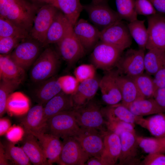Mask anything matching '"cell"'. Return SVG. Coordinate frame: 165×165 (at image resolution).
<instances>
[{
  "label": "cell",
  "instance_id": "44dd1931",
  "mask_svg": "<svg viewBox=\"0 0 165 165\" xmlns=\"http://www.w3.org/2000/svg\"><path fill=\"white\" fill-rule=\"evenodd\" d=\"M72 27L64 14L58 11L48 30L43 46L57 43Z\"/></svg>",
  "mask_w": 165,
  "mask_h": 165
},
{
  "label": "cell",
  "instance_id": "ffe728a7",
  "mask_svg": "<svg viewBox=\"0 0 165 165\" xmlns=\"http://www.w3.org/2000/svg\"><path fill=\"white\" fill-rule=\"evenodd\" d=\"M103 141L104 148L101 157L103 165H115L119 160L121 153L120 137L112 132L105 133Z\"/></svg>",
  "mask_w": 165,
  "mask_h": 165
},
{
  "label": "cell",
  "instance_id": "ba28073f",
  "mask_svg": "<svg viewBox=\"0 0 165 165\" xmlns=\"http://www.w3.org/2000/svg\"><path fill=\"white\" fill-rule=\"evenodd\" d=\"M42 46L40 42L31 37L25 38L9 55L13 61L25 70L39 55Z\"/></svg>",
  "mask_w": 165,
  "mask_h": 165
},
{
  "label": "cell",
  "instance_id": "7dc6e473",
  "mask_svg": "<svg viewBox=\"0 0 165 165\" xmlns=\"http://www.w3.org/2000/svg\"><path fill=\"white\" fill-rule=\"evenodd\" d=\"M25 133L24 129L22 127L14 125L11 126L6 133V137L9 141L16 143L22 140Z\"/></svg>",
  "mask_w": 165,
  "mask_h": 165
},
{
  "label": "cell",
  "instance_id": "7bdbcfd3",
  "mask_svg": "<svg viewBox=\"0 0 165 165\" xmlns=\"http://www.w3.org/2000/svg\"><path fill=\"white\" fill-rule=\"evenodd\" d=\"M106 124L111 132L119 135L125 132L135 133L134 124L115 120H108Z\"/></svg>",
  "mask_w": 165,
  "mask_h": 165
},
{
  "label": "cell",
  "instance_id": "e0dca14e",
  "mask_svg": "<svg viewBox=\"0 0 165 165\" xmlns=\"http://www.w3.org/2000/svg\"><path fill=\"white\" fill-rule=\"evenodd\" d=\"M73 30L85 50L94 48L100 39V31L85 19L78 20Z\"/></svg>",
  "mask_w": 165,
  "mask_h": 165
},
{
  "label": "cell",
  "instance_id": "f907efd6",
  "mask_svg": "<svg viewBox=\"0 0 165 165\" xmlns=\"http://www.w3.org/2000/svg\"><path fill=\"white\" fill-rule=\"evenodd\" d=\"M11 127L9 120L6 118H1L0 119V135L6 134Z\"/></svg>",
  "mask_w": 165,
  "mask_h": 165
},
{
  "label": "cell",
  "instance_id": "8992f818",
  "mask_svg": "<svg viewBox=\"0 0 165 165\" xmlns=\"http://www.w3.org/2000/svg\"><path fill=\"white\" fill-rule=\"evenodd\" d=\"M58 10L52 4H46L42 5L37 12L29 35L42 46L48 30Z\"/></svg>",
  "mask_w": 165,
  "mask_h": 165
},
{
  "label": "cell",
  "instance_id": "8d00e7d4",
  "mask_svg": "<svg viewBox=\"0 0 165 165\" xmlns=\"http://www.w3.org/2000/svg\"><path fill=\"white\" fill-rule=\"evenodd\" d=\"M13 37L24 39L30 38L29 33L8 20L0 17V38Z\"/></svg>",
  "mask_w": 165,
  "mask_h": 165
},
{
  "label": "cell",
  "instance_id": "7c38bea8",
  "mask_svg": "<svg viewBox=\"0 0 165 165\" xmlns=\"http://www.w3.org/2000/svg\"><path fill=\"white\" fill-rule=\"evenodd\" d=\"M57 44L60 56L70 65L75 63L85 54V50L75 34L73 27Z\"/></svg>",
  "mask_w": 165,
  "mask_h": 165
},
{
  "label": "cell",
  "instance_id": "f546056e",
  "mask_svg": "<svg viewBox=\"0 0 165 165\" xmlns=\"http://www.w3.org/2000/svg\"><path fill=\"white\" fill-rule=\"evenodd\" d=\"M135 115L143 117L165 112L153 98L137 100L126 107Z\"/></svg>",
  "mask_w": 165,
  "mask_h": 165
},
{
  "label": "cell",
  "instance_id": "2e32d148",
  "mask_svg": "<svg viewBox=\"0 0 165 165\" xmlns=\"http://www.w3.org/2000/svg\"><path fill=\"white\" fill-rule=\"evenodd\" d=\"M27 132L37 138L50 165L55 163L58 164L62 147V142L60 138L44 132Z\"/></svg>",
  "mask_w": 165,
  "mask_h": 165
},
{
  "label": "cell",
  "instance_id": "ac0fdd59",
  "mask_svg": "<svg viewBox=\"0 0 165 165\" xmlns=\"http://www.w3.org/2000/svg\"><path fill=\"white\" fill-rule=\"evenodd\" d=\"M116 73L108 71L99 81L102 99L109 105L119 103L122 100L121 93L116 80Z\"/></svg>",
  "mask_w": 165,
  "mask_h": 165
},
{
  "label": "cell",
  "instance_id": "9f6ffc18",
  "mask_svg": "<svg viewBox=\"0 0 165 165\" xmlns=\"http://www.w3.org/2000/svg\"><path fill=\"white\" fill-rule=\"evenodd\" d=\"M105 0H92V3L97 4L102 2Z\"/></svg>",
  "mask_w": 165,
  "mask_h": 165
},
{
  "label": "cell",
  "instance_id": "f5cc1de1",
  "mask_svg": "<svg viewBox=\"0 0 165 165\" xmlns=\"http://www.w3.org/2000/svg\"><path fill=\"white\" fill-rule=\"evenodd\" d=\"M9 160L5 154L3 145L0 142V165H9Z\"/></svg>",
  "mask_w": 165,
  "mask_h": 165
},
{
  "label": "cell",
  "instance_id": "60d3db41",
  "mask_svg": "<svg viewBox=\"0 0 165 165\" xmlns=\"http://www.w3.org/2000/svg\"><path fill=\"white\" fill-rule=\"evenodd\" d=\"M96 68L92 64L80 65L74 70V76L80 83L95 78Z\"/></svg>",
  "mask_w": 165,
  "mask_h": 165
},
{
  "label": "cell",
  "instance_id": "8fae6325",
  "mask_svg": "<svg viewBox=\"0 0 165 165\" xmlns=\"http://www.w3.org/2000/svg\"><path fill=\"white\" fill-rule=\"evenodd\" d=\"M89 158L79 142L74 137L63 139L58 164L61 165H84Z\"/></svg>",
  "mask_w": 165,
  "mask_h": 165
},
{
  "label": "cell",
  "instance_id": "7a4b0ae2",
  "mask_svg": "<svg viewBox=\"0 0 165 165\" xmlns=\"http://www.w3.org/2000/svg\"><path fill=\"white\" fill-rule=\"evenodd\" d=\"M80 129L73 109L59 113L49 119L44 132L64 139L76 135Z\"/></svg>",
  "mask_w": 165,
  "mask_h": 165
},
{
  "label": "cell",
  "instance_id": "f6af8a7d",
  "mask_svg": "<svg viewBox=\"0 0 165 165\" xmlns=\"http://www.w3.org/2000/svg\"><path fill=\"white\" fill-rule=\"evenodd\" d=\"M135 8L138 14L150 16L156 13V10L149 0H135Z\"/></svg>",
  "mask_w": 165,
  "mask_h": 165
},
{
  "label": "cell",
  "instance_id": "ab89813d",
  "mask_svg": "<svg viewBox=\"0 0 165 165\" xmlns=\"http://www.w3.org/2000/svg\"><path fill=\"white\" fill-rule=\"evenodd\" d=\"M20 83L13 81L0 80V116L6 111V105L9 95L18 86Z\"/></svg>",
  "mask_w": 165,
  "mask_h": 165
},
{
  "label": "cell",
  "instance_id": "ee69618b",
  "mask_svg": "<svg viewBox=\"0 0 165 165\" xmlns=\"http://www.w3.org/2000/svg\"><path fill=\"white\" fill-rule=\"evenodd\" d=\"M23 39L13 37L0 38V54L3 55L9 54Z\"/></svg>",
  "mask_w": 165,
  "mask_h": 165
},
{
  "label": "cell",
  "instance_id": "bcb514c9",
  "mask_svg": "<svg viewBox=\"0 0 165 165\" xmlns=\"http://www.w3.org/2000/svg\"><path fill=\"white\" fill-rule=\"evenodd\" d=\"M156 152L148 154L141 161V165H165V154Z\"/></svg>",
  "mask_w": 165,
  "mask_h": 165
},
{
  "label": "cell",
  "instance_id": "6f0895ef",
  "mask_svg": "<svg viewBox=\"0 0 165 165\" xmlns=\"http://www.w3.org/2000/svg\"><path fill=\"white\" fill-rule=\"evenodd\" d=\"M160 138L165 150V137Z\"/></svg>",
  "mask_w": 165,
  "mask_h": 165
},
{
  "label": "cell",
  "instance_id": "4dcf8cb0",
  "mask_svg": "<svg viewBox=\"0 0 165 165\" xmlns=\"http://www.w3.org/2000/svg\"><path fill=\"white\" fill-rule=\"evenodd\" d=\"M30 109L28 98L20 92H13L9 96L6 111L11 115L21 116L26 114Z\"/></svg>",
  "mask_w": 165,
  "mask_h": 165
},
{
  "label": "cell",
  "instance_id": "6da1fadb",
  "mask_svg": "<svg viewBox=\"0 0 165 165\" xmlns=\"http://www.w3.org/2000/svg\"><path fill=\"white\" fill-rule=\"evenodd\" d=\"M41 6L29 0H0V17L30 32Z\"/></svg>",
  "mask_w": 165,
  "mask_h": 165
},
{
  "label": "cell",
  "instance_id": "cb8c5ba5",
  "mask_svg": "<svg viewBox=\"0 0 165 165\" xmlns=\"http://www.w3.org/2000/svg\"><path fill=\"white\" fill-rule=\"evenodd\" d=\"M25 71L13 60L9 54H0V80L13 81L20 84L24 78Z\"/></svg>",
  "mask_w": 165,
  "mask_h": 165
},
{
  "label": "cell",
  "instance_id": "5b68a950",
  "mask_svg": "<svg viewBox=\"0 0 165 165\" xmlns=\"http://www.w3.org/2000/svg\"><path fill=\"white\" fill-rule=\"evenodd\" d=\"M92 100L83 106L74 109L75 117L81 128L101 130L106 122L103 119L102 110Z\"/></svg>",
  "mask_w": 165,
  "mask_h": 165
},
{
  "label": "cell",
  "instance_id": "681fc988",
  "mask_svg": "<svg viewBox=\"0 0 165 165\" xmlns=\"http://www.w3.org/2000/svg\"><path fill=\"white\" fill-rule=\"evenodd\" d=\"M154 80L157 89L165 87V63L154 75Z\"/></svg>",
  "mask_w": 165,
  "mask_h": 165
},
{
  "label": "cell",
  "instance_id": "f1b7e54d",
  "mask_svg": "<svg viewBox=\"0 0 165 165\" xmlns=\"http://www.w3.org/2000/svg\"><path fill=\"white\" fill-rule=\"evenodd\" d=\"M43 82L35 91L33 97L38 104L42 105L62 91L57 79H49Z\"/></svg>",
  "mask_w": 165,
  "mask_h": 165
},
{
  "label": "cell",
  "instance_id": "d590c367",
  "mask_svg": "<svg viewBox=\"0 0 165 165\" xmlns=\"http://www.w3.org/2000/svg\"><path fill=\"white\" fill-rule=\"evenodd\" d=\"M6 157L15 165H30L31 162L22 148L15 146L9 141L3 145Z\"/></svg>",
  "mask_w": 165,
  "mask_h": 165
},
{
  "label": "cell",
  "instance_id": "277c9868",
  "mask_svg": "<svg viewBox=\"0 0 165 165\" xmlns=\"http://www.w3.org/2000/svg\"><path fill=\"white\" fill-rule=\"evenodd\" d=\"M123 51L100 41L94 48L91 61L96 68L110 71L117 65Z\"/></svg>",
  "mask_w": 165,
  "mask_h": 165
},
{
  "label": "cell",
  "instance_id": "d4e9b609",
  "mask_svg": "<svg viewBox=\"0 0 165 165\" xmlns=\"http://www.w3.org/2000/svg\"><path fill=\"white\" fill-rule=\"evenodd\" d=\"M116 79L122 95V104L127 107L137 100L144 98L132 78L116 73Z\"/></svg>",
  "mask_w": 165,
  "mask_h": 165
},
{
  "label": "cell",
  "instance_id": "1f68e13d",
  "mask_svg": "<svg viewBox=\"0 0 165 165\" xmlns=\"http://www.w3.org/2000/svg\"><path fill=\"white\" fill-rule=\"evenodd\" d=\"M165 63V50L156 48L148 50L144 56L145 71L154 75Z\"/></svg>",
  "mask_w": 165,
  "mask_h": 165
},
{
  "label": "cell",
  "instance_id": "9c48e42d",
  "mask_svg": "<svg viewBox=\"0 0 165 165\" xmlns=\"http://www.w3.org/2000/svg\"><path fill=\"white\" fill-rule=\"evenodd\" d=\"M144 51L141 49H130L126 51L117 65L121 74L133 78L144 73Z\"/></svg>",
  "mask_w": 165,
  "mask_h": 165
},
{
  "label": "cell",
  "instance_id": "4fadbf2b",
  "mask_svg": "<svg viewBox=\"0 0 165 165\" xmlns=\"http://www.w3.org/2000/svg\"><path fill=\"white\" fill-rule=\"evenodd\" d=\"M148 37L146 49L165 50V18L156 13L148 17Z\"/></svg>",
  "mask_w": 165,
  "mask_h": 165
},
{
  "label": "cell",
  "instance_id": "4316f807",
  "mask_svg": "<svg viewBox=\"0 0 165 165\" xmlns=\"http://www.w3.org/2000/svg\"><path fill=\"white\" fill-rule=\"evenodd\" d=\"M135 123L147 130L155 138L165 137V112L156 114L147 118L138 116Z\"/></svg>",
  "mask_w": 165,
  "mask_h": 165
},
{
  "label": "cell",
  "instance_id": "3957f363",
  "mask_svg": "<svg viewBox=\"0 0 165 165\" xmlns=\"http://www.w3.org/2000/svg\"><path fill=\"white\" fill-rule=\"evenodd\" d=\"M59 64L58 54L53 48L47 47L33 64L30 72L31 79L36 82L48 79L56 73Z\"/></svg>",
  "mask_w": 165,
  "mask_h": 165
},
{
  "label": "cell",
  "instance_id": "d6986e66",
  "mask_svg": "<svg viewBox=\"0 0 165 165\" xmlns=\"http://www.w3.org/2000/svg\"><path fill=\"white\" fill-rule=\"evenodd\" d=\"M21 147L33 165H50L37 139L31 134L25 132Z\"/></svg>",
  "mask_w": 165,
  "mask_h": 165
},
{
  "label": "cell",
  "instance_id": "9a60e30c",
  "mask_svg": "<svg viewBox=\"0 0 165 165\" xmlns=\"http://www.w3.org/2000/svg\"><path fill=\"white\" fill-rule=\"evenodd\" d=\"M136 135V133L125 132L119 135L121 144V153L119 159V165H140L139 147Z\"/></svg>",
  "mask_w": 165,
  "mask_h": 165
},
{
  "label": "cell",
  "instance_id": "c3c4849f",
  "mask_svg": "<svg viewBox=\"0 0 165 165\" xmlns=\"http://www.w3.org/2000/svg\"><path fill=\"white\" fill-rule=\"evenodd\" d=\"M153 98L159 106L165 112V87L157 88Z\"/></svg>",
  "mask_w": 165,
  "mask_h": 165
},
{
  "label": "cell",
  "instance_id": "30bf717a",
  "mask_svg": "<svg viewBox=\"0 0 165 165\" xmlns=\"http://www.w3.org/2000/svg\"><path fill=\"white\" fill-rule=\"evenodd\" d=\"M83 9L87 12L90 20L100 31L122 20L117 12L105 3L104 1L83 6Z\"/></svg>",
  "mask_w": 165,
  "mask_h": 165
},
{
  "label": "cell",
  "instance_id": "83f0119b",
  "mask_svg": "<svg viewBox=\"0 0 165 165\" xmlns=\"http://www.w3.org/2000/svg\"><path fill=\"white\" fill-rule=\"evenodd\" d=\"M80 0H50L48 4L61 10L73 27L83 9Z\"/></svg>",
  "mask_w": 165,
  "mask_h": 165
},
{
  "label": "cell",
  "instance_id": "e575fe53",
  "mask_svg": "<svg viewBox=\"0 0 165 165\" xmlns=\"http://www.w3.org/2000/svg\"><path fill=\"white\" fill-rule=\"evenodd\" d=\"M144 98H153L157 89L154 78L146 73L132 78Z\"/></svg>",
  "mask_w": 165,
  "mask_h": 165
},
{
  "label": "cell",
  "instance_id": "f35d334b",
  "mask_svg": "<svg viewBox=\"0 0 165 165\" xmlns=\"http://www.w3.org/2000/svg\"><path fill=\"white\" fill-rule=\"evenodd\" d=\"M139 146L145 152L148 154L156 152L165 153V150L160 138H148L136 135Z\"/></svg>",
  "mask_w": 165,
  "mask_h": 165
},
{
  "label": "cell",
  "instance_id": "816d5d0a",
  "mask_svg": "<svg viewBox=\"0 0 165 165\" xmlns=\"http://www.w3.org/2000/svg\"><path fill=\"white\" fill-rule=\"evenodd\" d=\"M156 11L165 13V0H149Z\"/></svg>",
  "mask_w": 165,
  "mask_h": 165
},
{
  "label": "cell",
  "instance_id": "7402d4cb",
  "mask_svg": "<svg viewBox=\"0 0 165 165\" xmlns=\"http://www.w3.org/2000/svg\"><path fill=\"white\" fill-rule=\"evenodd\" d=\"M74 109L72 95L61 91L45 105L44 107V119L46 121L59 113Z\"/></svg>",
  "mask_w": 165,
  "mask_h": 165
},
{
  "label": "cell",
  "instance_id": "db71d44e",
  "mask_svg": "<svg viewBox=\"0 0 165 165\" xmlns=\"http://www.w3.org/2000/svg\"><path fill=\"white\" fill-rule=\"evenodd\" d=\"M87 165H103L101 158L96 157H90L86 162Z\"/></svg>",
  "mask_w": 165,
  "mask_h": 165
},
{
  "label": "cell",
  "instance_id": "603a6c76",
  "mask_svg": "<svg viewBox=\"0 0 165 165\" xmlns=\"http://www.w3.org/2000/svg\"><path fill=\"white\" fill-rule=\"evenodd\" d=\"M99 88V81L95 78L80 82L72 95L74 109L83 106L92 100Z\"/></svg>",
  "mask_w": 165,
  "mask_h": 165
},
{
  "label": "cell",
  "instance_id": "5bb4252c",
  "mask_svg": "<svg viewBox=\"0 0 165 165\" xmlns=\"http://www.w3.org/2000/svg\"><path fill=\"white\" fill-rule=\"evenodd\" d=\"M74 137L79 142L90 158L96 157L101 158L104 148L103 139L97 130L81 128L78 134Z\"/></svg>",
  "mask_w": 165,
  "mask_h": 165
},
{
  "label": "cell",
  "instance_id": "484cf974",
  "mask_svg": "<svg viewBox=\"0 0 165 165\" xmlns=\"http://www.w3.org/2000/svg\"><path fill=\"white\" fill-rule=\"evenodd\" d=\"M21 123L25 132H44L46 122L43 105L38 104L30 108Z\"/></svg>",
  "mask_w": 165,
  "mask_h": 165
},
{
  "label": "cell",
  "instance_id": "52a82bcc",
  "mask_svg": "<svg viewBox=\"0 0 165 165\" xmlns=\"http://www.w3.org/2000/svg\"><path fill=\"white\" fill-rule=\"evenodd\" d=\"M132 38L127 24L119 20L100 31V41L115 46L123 51L129 48Z\"/></svg>",
  "mask_w": 165,
  "mask_h": 165
},
{
  "label": "cell",
  "instance_id": "836d02e7",
  "mask_svg": "<svg viewBox=\"0 0 165 165\" xmlns=\"http://www.w3.org/2000/svg\"><path fill=\"white\" fill-rule=\"evenodd\" d=\"M130 35L138 45L139 49H146L148 37L147 28L144 20L137 19L127 24Z\"/></svg>",
  "mask_w": 165,
  "mask_h": 165
},
{
  "label": "cell",
  "instance_id": "11a10c76",
  "mask_svg": "<svg viewBox=\"0 0 165 165\" xmlns=\"http://www.w3.org/2000/svg\"><path fill=\"white\" fill-rule=\"evenodd\" d=\"M31 2L37 5L42 6L43 4H48L50 0H29Z\"/></svg>",
  "mask_w": 165,
  "mask_h": 165
},
{
  "label": "cell",
  "instance_id": "d6a6232c",
  "mask_svg": "<svg viewBox=\"0 0 165 165\" xmlns=\"http://www.w3.org/2000/svg\"><path fill=\"white\" fill-rule=\"evenodd\" d=\"M108 120H115L134 124L138 116L132 113L126 107L121 103L110 105L102 110Z\"/></svg>",
  "mask_w": 165,
  "mask_h": 165
},
{
  "label": "cell",
  "instance_id": "b9f144b4",
  "mask_svg": "<svg viewBox=\"0 0 165 165\" xmlns=\"http://www.w3.org/2000/svg\"><path fill=\"white\" fill-rule=\"evenodd\" d=\"M57 79L61 91L65 94L71 95L76 92L80 83L75 76L69 75L60 76Z\"/></svg>",
  "mask_w": 165,
  "mask_h": 165
},
{
  "label": "cell",
  "instance_id": "74e56055",
  "mask_svg": "<svg viewBox=\"0 0 165 165\" xmlns=\"http://www.w3.org/2000/svg\"><path fill=\"white\" fill-rule=\"evenodd\" d=\"M117 12L122 20L130 22L137 19L135 0H115Z\"/></svg>",
  "mask_w": 165,
  "mask_h": 165
}]
</instances>
